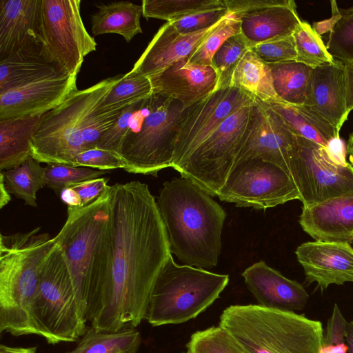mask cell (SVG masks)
I'll return each mask as SVG.
<instances>
[{"label": "cell", "mask_w": 353, "mask_h": 353, "mask_svg": "<svg viewBox=\"0 0 353 353\" xmlns=\"http://www.w3.org/2000/svg\"><path fill=\"white\" fill-rule=\"evenodd\" d=\"M346 342L348 353H353V321L347 322L346 328Z\"/></svg>", "instance_id": "obj_53"}, {"label": "cell", "mask_w": 353, "mask_h": 353, "mask_svg": "<svg viewBox=\"0 0 353 353\" xmlns=\"http://www.w3.org/2000/svg\"><path fill=\"white\" fill-rule=\"evenodd\" d=\"M186 347L190 353H246L232 334L220 325L193 333Z\"/></svg>", "instance_id": "obj_37"}, {"label": "cell", "mask_w": 353, "mask_h": 353, "mask_svg": "<svg viewBox=\"0 0 353 353\" xmlns=\"http://www.w3.org/2000/svg\"><path fill=\"white\" fill-rule=\"evenodd\" d=\"M240 34V22L232 13L228 14L207 35L188 59V63L212 65V58L230 37Z\"/></svg>", "instance_id": "obj_38"}, {"label": "cell", "mask_w": 353, "mask_h": 353, "mask_svg": "<svg viewBox=\"0 0 353 353\" xmlns=\"http://www.w3.org/2000/svg\"><path fill=\"white\" fill-rule=\"evenodd\" d=\"M346 155L348 157L349 163L353 167V132L350 134L346 144Z\"/></svg>", "instance_id": "obj_54"}, {"label": "cell", "mask_w": 353, "mask_h": 353, "mask_svg": "<svg viewBox=\"0 0 353 353\" xmlns=\"http://www.w3.org/2000/svg\"><path fill=\"white\" fill-rule=\"evenodd\" d=\"M250 48L241 34L228 39L212 58V66L219 77V89L229 86L232 74Z\"/></svg>", "instance_id": "obj_40"}, {"label": "cell", "mask_w": 353, "mask_h": 353, "mask_svg": "<svg viewBox=\"0 0 353 353\" xmlns=\"http://www.w3.org/2000/svg\"><path fill=\"white\" fill-rule=\"evenodd\" d=\"M60 198L68 206L80 207V200L76 192L70 188H64L61 194Z\"/></svg>", "instance_id": "obj_50"}, {"label": "cell", "mask_w": 353, "mask_h": 353, "mask_svg": "<svg viewBox=\"0 0 353 353\" xmlns=\"http://www.w3.org/2000/svg\"><path fill=\"white\" fill-rule=\"evenodd\" d=\"M77 79L61 72L0 94V120L50 111L77 90Z\"/></svg>", "instance_id": "obj_17"}, {"label": "cell", "mask_w": 353, "mask_h": 353, "mask_svg": "<svg viewBox=\"0 0 353 353\" xmlns=\"http://www.w3.org/2000/svg\"><path fill=\"white\" fill-rule=\"evenodd\" d=\"M296 144V136L277 114L264 103L255 100L248 132L235 163L259 157L287 172L288 160Z\"/></svg>", "instance_id": "obj_16"}, {"label": "cell", "mask_w": 353, "mask_h": 353, "mask_svg": "<svg viewBox=\"0 0 353 353\" xmlns=\"http://www.w3.org/2000/svg\"><path fill=\"white\" fill-rule=\"evenodd\" d=\"M228 282V274L179 265L171 254L152 288L145 319L152 326L193 319L219 297Z\"/></svg>", "instance_id": "obj_7"}, {"label": "cell", "mask_w": 353, "mask_h": 353, "mask_svg": "<svg viewBox=\"0 0 353 353\" xmlns=\"http://www.w3.org/2000/svg\"><path fill=\"white\" fill-rule=\"evenodd\" d=\"M330 19L314 23L312 28L320 35L329 32L326 47L329 53L342 62H353V6L341 9L330 1Z\"/></svg>", "instance_id": "obj_30"}, {"label": "cell", "mask_w": 353, "mask_h": 353, "mask_svg": "<svg viewBox=\"0 0 353 353\" xmlns=\"http://www.w3.org/2000/svg\"><path fill=\"white\" fill-rule=\"evenodd\" d=\"M268 65L273 87L280 101L303 105L312 68L295 60Z\"/></svg>", "instance_id": "obj_31"}, {"label": "cell", "mask_w": 353, "mask_h": 353, "mask_svg": "<svg viewBox=\"0 0 353 353\" xmlns=\"http://www.w3.org/2000/svg\"><path fill=\"white\" fill-rule=\"evenodd\" d=\"M323 149L327 158L334 164L343 167L350 165L346 159V145L339 135L331 139Z\"/></svg>", "instance_id": "obj_48"}, {"label": "cell", "mask_w": 353, "mask_h": 353, "mask_svg": "<svg viewBox=\"0 0 353 353\" xmlns=\"http://www.w3.org/2000/svg\"><path fill=\"white\" fill-rule=\"evenodd\" d=\"M122 75L77 90L46 112L30 141L31 156L40 163L73 165L76 156L86 150L83 133L91 115Z\"/></svg>", "instance_id": "obj_8"}, {"label": "cell", "mask_w": 353, "mask_h": 353, "mask_svg": "<svg viewBox=\"0 0 353 353\" xmlns=\"http://www.w3.org/2000/svg\"><path fill=\"white\" fill-rule=\"evenodd\" d=\"M219 23L204 30L181 34L170 22H166L159 29L132 69L127 74L150 78L177 61L188 59Z\"/></svg>", "instance_id": "obj_20"}, {"label": "cell", "mask_w": 353, "mask_h": 353, "mask_svg": "<svg viewBox=\"0 0 353 353\" xmlns=\"http://www.w3.org/2000/svg\"><path fill=\"white\" fill-rule=\"evenodd\" d=\"M347 321L339 306L334 304L323 334L320 353H348L346 342Z\"/></svg>", "instance_id": "obj_42"}, {"label": "cell", "mask_w": 353, "mask_h": 353, "mask_svg": "<svg viewBox=\"0 0 353 353\" xmlns=\"http://www.w3.org/2000/svg\"><path fill=\"white\" fill-rule=\"evenodd\" d=\"M54 243L37 227L26 232L0 235V333L37 334L30 307L41 265Z\"/></svg>", "instance_id": "obj_3"}, {"label": "cell", "mask_w": 353, "mask_h": 353, "mask_svg": "<svg viewBox=\"0 0 353 353\" xmlns=\"http://www.w3.org/2000/svg\"><path fill=\"white\" fill-rule=\"evenodd\" d=\"M143 16L172 21L208 10L225 9L224 0H143Z\"/></svg>", "instance_id": "obj_34"}, {"label": "cell", "mask_w": 353, "mask_h": 353, "mask_svg": "<svg viewBox=\"0 0 353 353\" xmlns=\"http://www.w3.org/2000/svg\"><path fill=\"white\" fill-rule=\"evenodd\" d=\"M229 86L239 89L261 102L280 101L273 87L269 65L251 48L248 50L234 68Z\"/></svg>", "instance_id": "obj_28"}, {"label": "cell", "mask_w": 353, "mask_h": 353, "mask_svg": "<svg viewBox=\"0 0 353 353\" xmlns=\"http://www.w3.org/2000/svg\"><path fill=\"white\" fill-rule=\"evenodd\" d=\"M229 12L227 8L203 11L168 21L181 34H190L210 28L222 21Z\"/></svg>", "instance_id": "obj_45"}, {"label": "cell", "mask_w": 353, "mask_h": 353, "mask_svg": "<svg viewBox=\"0 0 353 353\" xmlns=\"http://www.w3.org/2000/svg\"><path fill=\"white\" fill-rule=\"evenodd\" d=\"M264 103L277 114L296 137L310 140L324 148L331 139L339 135V132L327 121L305 105L281 101Z\"/></svg>", "instance_id": "obj_27"}, {"label": "cell", "mask_w": 353, "mask_h": 353, "mask_svg": "<svg viewBox=\"0 0 353 353\" xmlns=\"http://www.w3.org/2000/svg\"><path fill=\"white\" fill-rule=\"evenodd\" d=\"M148 98L125 107L114 125L101 136L96 148L120 155L123 140L130 130L134 114L144 106Z\"/></svg>", "instance_id": "obj_41"}, {"label": "cell", "mask_w": 353, "mask_h": 353, "mask_svg": "<svg viewBox=\"0 0 353 353\" xmlns=\"http://www.w3.org/2000/svg\"><path fill=\"white\" fill-rule=\"evenodd\" d=\"M45 171L41 163L30 156L21 164L1 172L10 194L23 200L26 205L37 207V193L46 186Z\"/></svg>", "instance_id": "obj_33"}, {"label": "cell", "mask_w": 353, "mask_h": 353, "mask_svg": "<svg viewBox=\"0 0 353 353\" xmlns=\"http://www.w3.org/2000/svg\"><path fill=\"white\" fill-rule=\"evenodd\" d=\"M110 188L85 206H68L66 221L54 237L64 254L79 310L85 322L90 294L103 264Z\"/></svg>", "instance_id": "obj_5"}, {"label": "cell", "mask_w": 353, "mask_h": 353, "mask_svg": "<svg viewBox=\"0 0 353 353\" xmlns=\"http://www.w3.org/2000/svg\"><path fill=\"white\" fill-rule=\"evenodd\" d=\"M345 66L346 108L347 112L353 110V62H343Z\"/></svg>", "instance_id": "obj_49"}, {"label": "cell", "mask_w": 353, "mask_h": 353, "mask_svg": "<svg viewBox=\"0 0 353 353\" xmlns=\"http://www.w3.org/2000/svg\"><path fill=\"white\" fill-rule=\"evenodd\" d=\"M73 165L104 171L125 168L124 162L119 154L99 148L88 149L78 154Z\"/></svg>", "instance_id": "obj_44"}, {"label": "cell", "mask_w": 353, "mask_h": 353, "mask_svg": "<svg viewBox=\"0 0 353 353\" xmlns=\"http://www.w3.org/2000/svg\"><path fill=\"white\" fill-rule=\"evenodd\" d=\"M254 103L228 117L194 150L179 170L181 176L218 196L245 140Z\"/></svg>", "instance_id": "obj_10"}, {"label": "cell", "mask_w": 353, "mask_h": 353, "mask_svg": "<svg viewBox=\"0 0 353 353\" xmlns=\"http://www.w3.org/2000/svg\"><path fill=\"white\" fill-rule=\"evenodd\" d=\"M181 102L152 94L132 118L120 151L125 168L134 174L157 176L172 167L181 125L188 112Z\"/></svg>", "instance_id": "obj_6"}, {"label": "cell", "mask_w": 353, "mask_h": 353, "mask_svg": "<svg viewBox=\"0 0 353 353\" xmlns=\"http://www.w3.org/2000/svg\"><path fill=\"white\" fill-rule=\"evenodd\" d=\"M46 113L0 120L1 171L12 169L31 156L30 141Z\"/></svg>", "instance_id": "obj_26"}, {"label": "cell", "mask_w": 353, "mask_h": 353, "mask_svg": "<svg viewBox=\"0 0 353 353\" xmlns=\"http://www.w3.org/2000/svg\"><path fill=\"white\" fill-rule=\"evenodd\" d=\"M141 14V6L130 1H114L101 5L92 16V33L94 36L117 34L126 42H130L135 35L142 33Z\"/></svg>", "instance_id": "obj_29"}, {"label": "cell", "mask_w": 353, "mask_h": 353, "mask_svg": "<svg viewBox=\"0 0 353 353\" xmlns=\"http://www.w3.org/2000/svg\"><path fill=\"white\" fill-rule=\"evenodd\" d=\"M267 64L296 60L293 36L271 40L251 48Z\"/></svg>", "instance_id": "obj_43"}, {"label": "cell", "mask_w": 353, "mask_h": 353, "mask_svg": "<svg viewBox=\"0 0 353 353\" xmlns=\"http://www.w3.org/2000/svg\"><path fill=\"white\" fill-rule=\"evenodd\" d=\"M123 109L100 114L94 111L83 133L86 150L96 148L101 136L114 125Z\"/></svg>", "instance_id": "obj_46"}, {"label": "cell", "mask_w": 353, "mask_h": 353, "mask_svg": "<svg viewBox=\"0 0 353 353\" xmlns=\"http://www.w3.org/2000/svg\"><path fill=\"white\" fill-rule=\"evenodd\" d=\"M170 255L148 185L137 181L111 185L103 265L86 313L91 327L118 332L138 326L145 319L152 288Z\"/></svg>", "instance_id": "obj_1"}, {"label": "cell", "mask_w": 353, "mask_h": 353, "mask_svg": "<svg viewBox=\"0 0 353 353\" xmlns=\"http://www.w3.org/2000/svg\"><path fill=\"white\" fill-rule=\"evenodd\" d=\"M80 0H41L42 43L50 58L71 75H78L84 57L97 42L86 30Z\"/></svg>", "instance_id": "obj_12"}, {"label": "cell", "mask_w": 353, "mask_h": 353, "mask_svg": "<svg viewBox=\"0 0 353 353\" xmlns=\"http://www.w3.org/2000/svg\"><path fill=\"white\" fill-rule=\"evenodd\" d=\"M303 206L353 192V167L338 165L320 145L296 137L287 166Z\"/></svg>", "instance_id": "obj_13"}, {"label": "cell", "mask_w": 353, "mask_h": 353, "mask_svg": "<svg viewBox=\"0 0 353 353\" xmlns=\"http://www.w3.org/2000/svg\"><path fill=\"white\" fill-rule=\"evenodd\" d=\"M45 168L46 185L58 196H60L61 191L68 186L99 178L107 172L87 167L59 163H49Z\"/></svg>", "instance_id": "obj_39"}, {"label": "cell", "mask_w": 353, "mask_h": 353, "mask_svg": "<svg viewBox=\"0 0 353 353\" xmlns=\"http://www.w3.org/2000/svg\"><path fill=\"white\" fill-rule=\"evenodd\" d=\"M141 334L135 328L118 332L86 329L77 347L65 353H136Z\"/></svg>", "instance_id": "obj_32"}, {"label": "cell", "mask_w": 353, "mask_h": 353, "mask_svg": "<svg viewBox=\"0 0 353 353\" xmlns=\"http://www.w3.org/2000/svg\"><path fill=\"white\" fill-rule=\"evenodd\" d=\"M41 0H0V61L42 43Z\"/></svg>", "instance_id": "obj_23"}, {"label": "cell", "mask_w": 353, "mask_h": 353, "mask_svg": "<svg viewBox=\"0 0 353 353\" xmlns=\"http://www.w3.org/2000/svg\"><path fill=\"white\" fill-rule=\"evenodd\" d=\"M37 346L21 347H10L3 344L0 345V353H36Z\"/></svg>", "instance_id": "obj_51"}, {"label": "cell", "mask_w": 353, "mask_h": 353, "mask_svg": "<svg viewBox=\"0 0 353 353\" xmlns=\"http://www.w3.org/2000/svg\"><path fill=\"white\" fill-rule=\"evenodd\" d=\"M108 181L107 178L99 177L68 187L76 192L80 200V207H83L92 202L109 188Z\"/></svg>", "instance_id": "obj_47"}, {"label": "cell", "mask_w": 353, "mask_h": 353, "mask_svg": "<svg viewBox=\"0 0 353 353\" xmlns=\"http://www.w3.org/2000/svg\"><path fill=\"white\" fill-rule=\"evenodd\" d=\"M219 325L246 353H320L324 334L319 321L258 304L226 307Z\"/></svg>", "instance_id": "obj_4"}, {"label": "cell", "mask_w": 353, "mask_h": 353, "mask_svg": "<svg viewBox=\"0 0 353 353\" xmlns=\"http://www.w3.org/2000/svg\"><path fill=\"white\" fill-rule=\"evenodd\" d=\"M295 254L308 284L316 282L324 290L331 284L353 282V248L348 243L306 242Z\"/></svg>", "instance_id": "obj_18"}, {"label": "cell", "mask_w": 353, "mask_h": 353, "mask_svg": "<svg viewBox=\"0 0 353 353\" xmlns=\"http://www.w3.org/2000/svg\"><path fill=\"white\" fill-rule=\"evenodd\" d=\"M152 94L181 102L185 108L205 99L219 89V77L212 65L177 61L149 78Z\"/></svg>", "instance_id": "obj_19"}, {"label": "cell", "mask_w": 353, "mask_h": 353, "mask_svg": "<svg viewBox=\"0 0 353 353\" xmlns=\"http://www.w3.org/2000/svg\"><path fill=\"white\" fill-rule=\"evenodd\" d=\"M217 196L239 207L265 210L299 200L300 195L283 168L255 157L234 163Z\"/></svg>", "instance_id": "obj_11"}, {"label": "cell", "mask_w": 353, "mask_h": 353, "mask_svg": "<svg viewBox=\"0 0 353 353\" xmlns=\"http://www.w3.org/2000/svg\"><path fill=\"white\" fill-rule=\"evenodd\" d=\"M183 353H190V352L187 351L186 352H183Z\"/></svg>", "instance_id": "obj_55"}, {"label": "cell", "mask_w": 353, "mask_h": 353, "mask_svg": "<svg viewBox=\"0 0 353 353\" xmlns=\"http://www.w3.org/2000/svg\"><path fill=\"white\" fill-rule=\"evenodd\" d=\"M30 316L37 335L49 344L76 341L87 329L64 254L55 241L41 265Z\"/></svg>", "instance_id": "obj_9"}, {"label": "cell", "mask_w": 353, "mask_h": 353, "mask_svg": "<svg viewBox=\"0 0 353 353\" xmlns=\"http://www.w3.org/2000/svg\"><path fill=\"white\" fill-rule=\"evenodd\" d=\"M157 204L171 253L183 265L216 266L226 214L212 196L181 176L163 183Z\"/></svg>", "instance_id": "obj_2"}, {"label": "cell", "mask_w": 353, "mask_h": 353, "mask_svg": "<svg viewBox=\"0 0 353 353\" xmlns=\"http://www.w3.org/2000/svg\"><path fill=\"white\" fill-rule=\"evenodd\" d=\"M254 101L243 91L228 86L190 106L178 134L172 168L179 172L194 150L228 117Z\"/></svg>", "instance_id": "obj_14"}, {"label": "cell", "mask_w": 353, "mask_h": 353, "mask_svg": "<svg viewBox=\"0 0 353 353\" xmlns=\"http://www.w3.org/2000/svg\"><path fill=\"white\" fill-rule=\"evenodd\" d=\"M61 72H67L50 58L43 43L34 45L0 61V94Z\"/></svg>", "instance_id": "obj_25"}, {"label": "cell", "mask_w": 353, "mask_h": 353, "mask_svg": "<svg viewBox=\"0 0 353 353\" xmlns=\"http://www.w3.org/2000/svg\"><path fill=\"white\" fill-rule=\"evenodd\" d=\"M299 223L315 241L353 243V192L303 205Z\"/></svg>", "instance_id": "obj_24"}, {"label": "cell", "mask_w": 353, "mask_h": 353, "mask_svg": "<svg viewBox=\"0 0 353 353\" xmlns=\"http://www.w3.org/2000/svg\"><path fill=\"white\" fill-rule=\"evenodd\" d=\"M242 276L258 305L263 307L294 312L302 310L307 303L309 294L303 285L263 261L247 268Z\"/></svg>", "instance_id": "obj_21"}, {"label": "cell", "mask_w": 353, "mask_h": 353, "mask_svg": "<svg viewBox=\"0 0 353 353\" xmlns=\"http://www.w3.org/2000/svg\"><path fill=\"white\" fill-rule=\"evenodd\" d=\"M339 132L347 120L345 66L334 59L312 68L304 105Z\"/></svg>", "instance_id": "obj_22"}, {"label": "cell", "mask_w": 353, "mask_h": 353, "mask_svg": "<svg viewBox=\"0 0 353 353\" xmlns=\"http://www.w3.org/2000/svg\"><path fill=\"white\" fill-rule=\"evenodd\" d=\"M240 22V34L250 48L292 35L300 25L293 0H224Z\"/></svg>", "instance_id": "obj_15"}, {"label": "cell", "mask_w": 353, "mask_h": 353, "mask_svg": "<svg viewBox=\"0 0 353 353\" xmlns=\"http://www.w3.org/2000/svg\"><path fill=\"white\" fill-rule=\"evenodd\" d=\"M292 36L297 55L296 61L314 68L334 60L321 36L307 22L301 21Z\"/></svg>", "instance_id": "obj_36"}, {"label": "cell", "mask_w": 353, "mask_h": 353, "mask_svg": "<svg viewBox=\"0 0 353 353\" xmlns=\"http://www.w3.org/2000/svg\"><path fill=\"white\" fill-rule=\"evenodd\" d=\"M11 200L9 192L6 188L2 172L0 173V208L8 204Z\"/></svg>", "instance_id": "obj_52"}, {"label": "cell", "mask_w": 353, "mask_h": 353, "mask_svg": "<svg viewBox=\"0 0 353 353\" xmlns=\"http://www.w3.org/2000/svg\"><path fill=\"white\" fill-rule=\"evenodd\" d=\"M152 94V84L148 77L126 73L101 101L95 112L100 114L123 109Z\"/></svg>", "instance_id": "obj_35"}]
</instances>
